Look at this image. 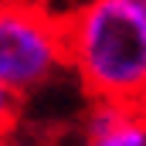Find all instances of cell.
<instances>
[{
	"label": "cell",
	"instance_id": "cell-4",
	"mask_svg": "<svg viewBox=\"0 0 146 146\" xmlns=\"http://www.w3.org/2000/svg\"><path fill=\"white\" fill-rule=\"evenodd\" d=\"M17 112H21V95L0 85V143H3V136L14 129V122H17Z\"/></svg>",
	"mask_w": 146,
	"mask_h": 146
},
{
	"label": "cell",
	"instance_id": "cell-3",
	"mask_svg": "<svg viewBox=\"0 0 146 146\" xmlns=\"http://www.w3.org/2000/svg\"><path fill=\"white\" fill-rule=\"evenodd\" d=\"M85 146H146V112L95 102L85 122Z\"/></svg>",
	"mask_w": 146,
	"mask_h": 146
},
{
	"label": "cell",
	"instance_id": "cell-2",
	"mask_svg": "<svg viewBox=\"0 0 146 146\" xmlns=\"http://www.w3.org/2000/svg\"><path fill=\"white\" fill-rule=\"evenodd\" d=\"M61 68L65 21L34 0H0V85L24 95Z\"/></svg>",
	"mask_w": 146,
	"mask_h": 146
},
{
	"label": "cell",
	"instance_id": "cell-1",
	"mask_svg": "<svg viewBox=\"0 0 146 146\" xmlns=\"http://www.w3.org/2000/svg\"><path fill=\"white\" fill-rule=\"evenodd\" d=\"M65 21V61L95 102L146 112V0H85Z\"/></svg>",
	"mask_w": 146,
	"mask_h": 146
}]
</instances>
